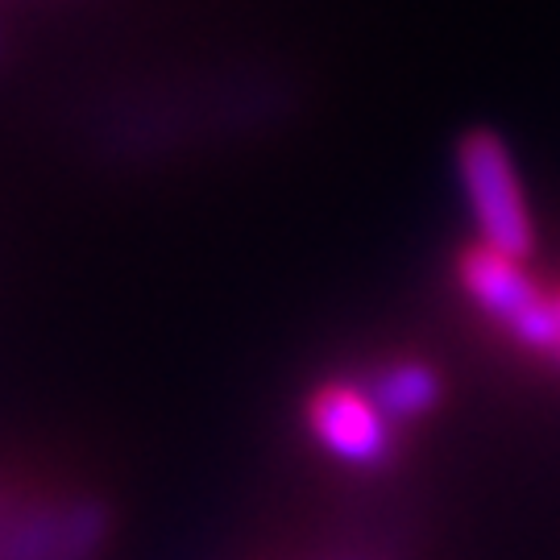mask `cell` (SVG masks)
I'll use <instances>...</instances> for the list:
<instances>
[{
	"mask_svg": "<svg viewBox=\"0 0 560 560\" xmlns=\"http://www.w3.org/2000/svg\"><path fill=\"white\" fill-rule=\"evenodd\" d=\"M457 179L481 249L527 261L536 254V221L523 196L520 166L499 133L474 129L457 145Z\"/></svg>",
	"mask_w": 560,
	"mask_h": 560,
	"instance_id": "1",
	"label": "cell"
},
{
	"mask_svg": "<svg viewBox=\"0 0 560 560\" xmlns=\"http://www.w3.org/2000/svg\"><path fill=\"white\" fill-rule=\"evenodd\" d=\"M457 282L465 300L486 320L499 324L515 345L560 358V295L532 279L527 261L502 258L494 249L474 245L460 254Z\"/></svg>",
	"mask_w": 560,
	"mask_h": 560,
	"instance_id": "2",
	"label": "cell"
},
{
	"mask_svg": "<svg viewBox=\"0 0 560 560\" xmlns=\"http://www.w3.org/2000/svg\"><path fill=\"white\" fill-rule=\"evenodd\" d=\"M307 428L312 441L349 469H382L395 457V423L361 382H324L307 399Z\"/></svg>",
	"mask_w": 560,
	"mask_h": 560,
	"instance_id": "3",
	"label": "cell"
},
{
	"mask_svg": "<svg viewBox=\"0 0 560 560\" xmlns=\"http://www.w3.org/2000/svg\"><path fill=\"white\" fill-rule=\"evenodd\" d=\"M361 386L370 390V399L378 402V411L395 423V428L428 420L444 399L441 370H436L432 361H420V358L386 361V365H378Z\"/></svg>",
	"mask_w": 560,
	"mask_h": 560,
	"instance_id": "4",
	"label": "cell"
},
{
	"mask_svg": "<svg viewBox=\"0 0 560 560\" xmlns=\"http://www.w3.org/2000/svg\"><path fill=\"white\" fill-rule=\"evenodd\" d=\"M4 523H9V520H0V536H4Z\"/></svg>",
	"mask_w": 560,
	"mask_h": 560,
	"instance_id": "5",
	"label": "cell"
}]
</instances>
